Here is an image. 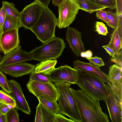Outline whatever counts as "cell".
Wrapping results in <instances>:
<instances>
[{
	"label": "cell",
	"instance_id": "39",
	"mask_svg": "<svg viewBox=\"0 0 122 122\" xmlns=\"http://www.w3.org/2000/svg\"><path fill=\"white\" fill-rule=\"evenodd\" d=\"M102 47L106 50L107 53L112 57H113L116 54L114 51L110 47L106 45L102 46Z\"/></svg>",
	"mask_w": 122,
	"mask_h": 122
},
{
	"label": "cell",
	"instance_id": "21",
	"mask_svg": "<svg viewBox=\"0 0 122 122\" xmlns=\"http://www.w3.org/2000/svg\"><path fill=\"white\" fill-rule=\"evenodd\" d=\"M57 62L56 59L41 62L36 65V67L34 69L35 72L36 73L48 74L55 68Z\"/></svg>",
	"mask_w": 122,
	"mask_h": 122
},
{
	"label": "cell",
	"instance_id": "45",
	"mask_svg": "<svg viewBox=\"0 0 122 122\" xmlns=\"http://www.w3.org/2000/svg\"><path fill=\"white\" fill-rule=\"evenodd\" d=\"M2 33V29H1V28L0 25V36L1 35Z\"/></svg>",
	"mask_w": 122,
	"mask_h": 122
},
{
	"label": "cell",
	"instance_id": "17",
	"mask_svg": "<svg viewBox=\"0 0 122 122\" xmlns=\"http://www.w3.org/2000/svg\"><path fill=\"white\" fill-rule=\"evenodd\" d=\"M74 68L77 71H80L86 73L93 75L102 81L104 82H109L107 75L102 71L100 67L90 62L86 63L78 60L74 61L73 63Z\"/></svg>",
	"mask_w": 122,
	"mask_h": 122
},
{
	"label": "cell",
	"instance_id": "36",
	"mask_svg": "<svg viewBox=\"0 0 122 122\" xmlns=\"http://www.w3.org/2000/svg\"><path fill=\"white\" fill-rule=\"evenodd\" d=\"M116 13L117 15H122V0H116Z\"/></svg>",
	"mask_w": 122,
	"mask_h": 122
},
{
	"label": "cell",
	"instance_id": "24",
	"mask_svg": "<svg viewBox=\"0 0 122 122\" xmlns=\"http://www.w3.org/2000/svg\"><path fill=\"white\" fill-rule=\"evenodd\" d=\"M37 98L39 102L51 113L53 114L59 113V104L57 102L52 101L40 96L39 97Z\"/></svg>",
	"mask_w": 122,
	"mask_h": 122
},
{
	"label": "cell",
	"instance_id": "2",
	"mask_svg": "<svg viewBox=\"0 0 122 122\" xmlns=\"http://www.w3.org/2000/svg\"><path fill=\"white\" fill-rule=\"evenodd\" d=\"M76 84L81 90L93 99L105 102L108 97L109 90L102 81L92 75L83 73L77 71Z\"/></svg>",
	"mask_w": 122,
	"mask_h": 122
},
{
	"label": "cell",
	"instance_id": "9",
	"mask_svg": "<svg viewBox=\"0 0 122 122\" xmlns=\"http://www.w3.org/2000/svg\"><path fill=\"white\" fill-rule=\"evenodd\" d=\"M50 81L55 83H67L76 84L78 76L77 71L65 65L54 68L48 74H45Z\"/></svg>",
	"mask_w": 122,
	"mask_h": 122
},
{
	"label": "cell",
	"instance_id": "44",
	"mask_svg": "<svg viewBox=\"0 0 122 122\" xmlns=\"http://www.w3.org/2000/svg\"><path fill=\"white\" fill-rule=\"evenodd\" d=\"M8 108L10 109H11L15 107H16V105H14L10 104H6Z\"/></svg>",
	"mask_w": 122,
	"mask_h": 122
},
{
	"label": "cell",
	"instance_id": "12",
	"mask_svg": "<svg viewBox=\"0 0 122 122\" xmlns=\"http://www.w3.org/2000/svg\"><path fill=\"white\" fill-rule=\"evenodd\" d=\"M18 29L14 28L2 33L0 45L5 55L20 46Z\"/></svg>",
	"mask_w": 122,
	"mask_h": 122
},
{
	"label": "cell",
	"instance_id": "6",
	"mask_svg": "<svg viewBox=\"0 0 122 122\" xmlns=\"http://www.w3.org/2000/svg\"><path fill=\"white\" fill-rule=\"evenodd\" d=\"M58 7L57 26L60 29L69 27L75 20L79 6L75 0H63Z\"/></svg>",
	"mask_w": 122,
	"mask_h": 122
},
{
	"label": "cell",
	"instance_id": "30",
	"mask_svg": "<svg viewBox=\"0 0 122 122\" xmlns=\"http://www.w3.org/2000/svg\"><path fill=\"white\" fill-rule=\"evenodd\" d=\"M14 28L18 29L12 20L6 14L5 18L2 28V33Z\"/></svg>",
	"mask_w": 122,
	"mask_h": 122
},
{
	"label": "cell",
	"instance_id": "29",
	"mask_svg": "<svg viewBox=\"0 0 122 122\" xmlns=\"http://www.w3.org/2000/svg\"><path fill=\"white\" fill-rule=\"evenodd\" d=\"M0 99L6 104L16 105L15 100L11 96L2 90L0 89Z\"/></svg>",
	"mask_w": 122,
	"mask_h": 122
},
{
	"label": "cell",
	"instance_id": "20",
	"mask_svg": "<svg viewBox=\"0 0 122 122\" xmlns=\"http://www.w3.org/2000/svg\"><path fill=\"white\" fill-rule=\"evenodd\" d=\"M36 111L35 122H54L55 114L51 113L39 102Z\"/></svg>",
	"mask_w": 122,
	"mask_h": 122
},
{
	"label": "cell",
	"instance_id": "18",
	"mask_svg": "<svg viewBox=\"0 0 122 122\" xmlns=\"http://www.w3.org/2000/svg\"><path fill=\"white\" fill-rule=\"evenodd\" d=\"M110 39L109 44L106 45L112 49L116 54H119L122 47V30L118 28L114 29Z\"/></svg>",
	"mask_w": 122,
	"mask_h": 122
},
{
	"label": "cell",
	"instance_id": "34",
	"mask_svg": "<svg viewBox=\"0 0 122 122\" xmlns=\"http://www.w3.org/2000/svg\"><path fill=\"white\" fill-rule=\"evenodd\" d=\"M96 15L97 17L106 23L107 21V11L103 9L99 10L96 11Z\"/></svg>",
	"mask_w": 122,
	"mask_h": 122
},
{
	"label": "cell",
	"instance_id": "28",
	"mask_svg": "<svg viewBox=\"0 0 122 122\" xmlns=\"http://www.w3.org/2000/svg\"><path fill=\"white\" fill-rule=\"evenodd\" d=\"M0 86L2 90L10 95L11 91L8 80L5 75L0 71Z\"/></svg>",
	"mask_w": 122,
	"mask_h": 122
},
{
	"label": "cell",
	"instance_id": "47",
	"mask_svg": "<svg viewBox=\"0 0 122 122\" xmlns=\"http://www.w3.org/2000/svg\"><path fill=\"white\" fill-rule=\"evenodd\" d=\"M0 59H1V54H0Z\"/></svg>",
	"mask_w": 122,
	"mask_h": 122
},
{
	"label": "cell",
	"instance_id": "19",
	"mask_svg": "<svg viewBox=\"0 0 122 122\" xmlns=\"http://www.w3.org/2000/svg\"><path fill=\"white\" fill-rule=\"evenodd\" d=\"M2 3L6 14L12 20L17 28L19 29L21 27L19 19L20 12L15 7V5L13 2L10 3L3 1Z\"/></svg>",
	"mask_w": 122,
	"mask_h": 122
},
{
	"label": "cell",
	"instance_id": "32",
	"mask_svg": "<svg viewBox=\"0 0 122 122\" xmlns=\"http://www.w3.org/2000/svg\"><path fill=\"white\" fill-rule=\"evenodd\" d=\"M87 59L90 62L99 67L105 65L102 59L100 57L95 56Z\"/></svg>",
	"mask_w": 122,
	"mask_h": 122
},
{
	"label": "cell",
	"instance_id": "27",
	"mask_svg": "<svg viewBox=\"0 0 122 122\" xmlns=\"http://www.w3.org/2000/svg\"><path fill=\"white\" fill-rule=\"evenodd\" d=\"M17 109L15 107L10 109L6 114L7 122H19V114Z\"/></svg>",
	"mask_w": 122,
	"mask_h": 122
},
{
	"label": "cell",
	"instance_id": "25",
	"mask_svg": "<svg viewBox=\"0 0 122 122\" xmlns=\"http://www.w3.org/2000/svg\"><path fill=\"white\" fill-rule=\"evenodd\" d=\"M34 69L29 73L30 78L28 82L36 81L41 82L47 83L50 81L45 74L41 73H36L35 72Z\"/></svg>",
	"mask_w": 122,
	"mask_h": 122
},
{
	"label": "cell",
	"instance_id": "48",
	"mask_svg": "<svg viewBox=\"0 0 122 122\" xmlns=\"http://www.w3.org/2000/svg\"><path fill=\"white\" fill-rule=\"evenodd\" d=\"M0 101H2L0 99Z\"/></svg>",
	"mask_w": 122,
	"mask_h": 122
},
{
	"label": "cell",
	"instance_id": "33",
	"mask_svg": "<svg viewBox=\"0 0 122 122\" xmlns=\"http://www.w3.org/2000/svg\"><path fill=\"white\" fill-rule=\"evenodd\" d=\"M111 61L116 63L119 67H122V49L119 54H116L113 57L111 58Z\"/></svg>",
	"mask_w": 122,
	"mask_h": 122
},
{
	"label": "cell",
	"instance_id": "43",
	"mask_svg": "<svg viewBox=\"0 0 122 122\" xmlns=\"http://www.w3.org/2000/svg\"><path fill=\"white\" fill-rule=\"evenodd\" d=\"M63 0H52V4L55 6H58Z\"/></svg>",
	"mask_w": 122,
	"mask_h": 122
},
{
	"label": "cell",
	"instance_id": "31",
	"mask_svg": "<svg viewBox=\"0 0 122 122\" xmlns=\"http://www.w3.org/2000/svg\"><path fill=\"white\" fill-rule=\"evenodd\" d=\"M96 31L98 34L106 36L108 33L107 27L102 22L96 21L95 24Z\"/></svg>",
	"mask_w": 122,
	"mask_h": 122
},
{
	"label": "cell",
	"instance_id": "10",
	"mask_svg": "<svg viewBox=\"0 0 122 122\" xmlns=\"http://www.w3.org/2000/svg\"><path fill=\"white\" fill-rule=\"evenodd\" d=\"M107 83L109 93L105 102L110 119L112 122H122V102L119 101L116 97L110 83L109 82Z\"/></svg>",
	"mask_w": 122,
	"mask_h": 122
},
{
	"label": "cell",
	"instance_id": "14",
	"mask_svg": "<svg viewBox=\"0 0 122 122\" xmlns=\"http://www.w3.org/2000/svg\"><path fill=\"white\" fill-rule=\"evenodd\" d=\"M36 66L25 62L0 66V70L11 76L17 77L29 74Z\"/></svg>",
	"mask_w": 122,
	"mask_h": 122
},
{
	"label": "cell",
	"instance_id": "38",
	"mask_svg": "<svg viewBox=\"0 0 122 122\" xmlns=\"http://www.w3.org/2000/svg\"><path fill=\"white\" fill-rule=\"evenodd\" d=\"M10 109L8 107L7 104L2 101H0V113L6 114Z\"/></svg>",
	"mask_w": 122,
	"mask_h": 122
},
{
	"label": "cell",
	"instance_id": "26",
	"mask_svg": "<svg viewBox=\"0 0 122 122\" xmlns=\"http://www.w3.org/2000/svg\"><path fill=\"white\" fill-rule=\"evenodd\" d=\"M101 6L112 10L116 8V0H89Z\"/></svg>",
	"mask_w": 122,
	"mask_h": 122
},
{
	"label": "cell",
	"instance_id": "7",
	"mask_svg": "<svg viewBox=\"0 0 122 122\" xmlns=\"http://www.w3.org/2000/svg\"><path fill=\"white\" fill-rule=\"evenodd\" d=\"M43 7L35 0L27 5L20 12L19 19L21 27L30 30L37 22L41 15Z\"/></svg>",
	"mask_w": 122,
	"mask_h": 122
},
{
	"label": "cell",
	"instance_id": "1",
	"mask_svg": "<svg viewBox=\"0 0 122 122\" xmlns=\"http://www.w3.org/2000/svg\"><path fill=\"white\" fill-rule=\"evenodd\" d=\"M70 90L76 102L81 122H109L103 112L99 101L93 99L81 90Z\"/></svg>",
	"mask_w": 122,
	"mask_h": 122
},
{
	"label": "cell",
	"instance_id": "23",
	"mask_svg": "<svg viewBox=\"0 0 122 122\" xmlns=\"http://www.w3.org/2000/svg\"><path fill=\"white\" fill-rule=\"evenodd\" d=\"M107 11V25L114 29L122 28V15L118 16L110 10Z\"/></svg>",
	"mask_w": 122,
	"mask_h": 122
},
{
	"label": "cell",
	"instance_id": "8",
	"mask_svg": "<svg viewBox=\"0 0 122 122\" xmlns=\"http://www.w3.org/2000/svg\"><path fill=\"white\" fill-rule=\"evenodd\" d=\"M26 86L29 92L37 98L40 96L54 101H57V90L55 84L51 82L28 81Z\"/></svg>",
	"mask_w": 122,
	"mask_h": 122
},
{
	"label": "cell",
	"instance_id": "11",
	"mask_svg": "<svg viewBox=\"0 0 122 122\" xmlns=\"http://www.w3.org/2000/svg\"><path fill=\"white\" fill-rule=\"evenodd\" d=\"M10 94L14 99L16 108L25 114L30 115L31 111L20 84L13 79L8 81Z\"/></svg>",
	"mask_w": 122,
	"mask_h": 122
},
{
	"label": "cell",
	"instance_id": "46",
	"mask_svg": "<svg viewBox=\"0 0 122 122\" xmlns=\"http://www.w3.org/2000/svg\"><path fill=\"white\" fill-rule=\"evenodd\" d=\"M0 51L1 52L3 53V51L2 50L1 47L0 45Z\"/></svg>",
	"mask_w": 122,
	"mask_h": 122
},
{
	"label": "cell",
	"instance_id": "3",
	"mask_svg": "<svg viewBox=\"0 0 122 122\" xmlns=\"http://www.w3.org/2000/svg\"><path fill=\"white\" fill-rule=\"evenodd\" d=\"M43 7L40 18L30 30L43 43L56 37L55 32L57 18L48 7Z\"/></svg>",
	"mask_w": 122,
	"mask_h": 122
},
{
	"label": "cell",
	"instance_id": "42",
	"mask_svg": "<svg viewBox=\"0 0 122 122\" xmlns=\"http://www.w3.org/2000/svg\"><path fill=\"white\" fill-rule=\"evenodd\" d=\"M0 122H7L6 114H3L0 113Z\"/></svg>",
	"mask_w": 122,
	"mask_h": 122
},
{
	"label": "cell",
	"instance_id": "22",
	"mask_svg": "<svg viewBox=\"0 0 122 122\" xmlns=\"http://www.w3.org/2000/svg\"><path fill=\"white\" fill-rule=\"evenodd\" d=\"M80 9L91 14L106 7L97 5L89 0H75Z\"/></svg>",
	"mask_w": 122,
	"mask_h": 122
},
{
	"label": "cell",
	"instance_id": "41",
	"mask_svg": "<svg viewBox=\"0 0 122 122\" xmlns=\"http://www.w3.org/2000/svg\"><path fill=\"white\" fill-rule=\"evenodd\" d=\"M37 1L43 6L48 7L51 0H35Z\"/></svg>",
	"mask_w": 122,
	"mask_h": 122
},
{
	"label": "cell",
	"instance_id": "37",
	"mask_svg": "<svg viewBox=\"0 0 122 122\" xmlns=\"http://www.w3.org/2000/svg\"><path fill=\"white\" fill-rule=\"evenodd\" d=\"M6 16V13L3 6L0 9V24L2 29Z\"/></svg>",
	"mask_w": 122,
	"mask_h": 122
},
{
	"label": "cell",
	"instance_id": "16",
	"mask_svg": "<svg viewBox=\"0 0 122 122\" xmlns=\"http://www.w3.org/2000/svg\"><path fill=\"white\" fill-rule=\"evenodd\" d=\"M33 59L30 52L23 50L19 46L1 58L0 66L25 62Z\"/></svg>",
	"mask_w": 122,
	"mask_h": 122
},
{
	"label": "cell",
	"instance_id": "35",
	"mask_svg": "<svg viewBox=\"0 0 122 122\" xmlns=\"http://www.w3.org/2000/svg\"><path fill=\"white\" fill-rule=\"evenodd\" d=\"M54 122H74L71 120L68 119L60 114H55Z\"/></svg>",
	"mask_w": 122,
	"mask_h": 122
},
{
	"label": "cell",
	"instance_id": "4",
	"mask_svg": "<svg viewBox=\"0 0 122 122\" xmlns=\"http://www.w3.org/2000/svg\"><path fill=\"white\" fill-rule=\"evenodd\" d=\"M57 88L59 113L68 117L74 122H81L76 104L71 93L69 83H55Z\"/></svg>",
	"mask_w": 122,
	"mask_h": 122
},
{
	"label": "cell",
	"instance_id": "15",
	"mask_svg": "<svg viewBox=\"0 0 122 122\" xmlns=\"http://www.w3.org/2000/svg\"><path fill=\"white\" fill-rule=\"evenodd\" d=\"M82 33L73 27H68L66 30V40L73 53L76 57L86 51L81 40Z\"/></svg>",
	"mask_w": 122,
	"mask_h": 122
},
{
	"label": "cell",
	"instance_id": "13",
	"mask_svg": "<svg viewBox=\"0 0 122 122\" xmlns=\"http://www.w3.org/2000/svg\"><path fill=\"white\" fill-rule=\"evenodd\" d=\"M122 67L116 64L109 67L107 78L117 99L122 102Z\"/></svg>",
	"mask_w": 122,
	"mask_h": 122
},
{
	"label": "cell",
	"instance_id": "40",
	"mask_svg": "<svg viewBox=\"0 0 122 122\" xmlns=\"http://www.w3.org/2000/svg\"><path fill=\"white\" fill-rule=\"evenodd\" d=\"M80 55L81 57H85L87 59L92 57V53L91 51L88 50L85 52H81Z\"/></svg>",
	"mask_w": 122,
	"mask_h": 122
},
{
	"label": "cell",
	"instance_id": "5",
	"mask_svg": "<svg viewBox=\"0 0 122 122\" xmlns=\"http://www.w3.org/2000/svg\"><path fill=\"white\" fill-rule=\"evenodd\" d=\"M66 47L63 40L56 37L30 52L33 59L41 62L59 58Z\"/></svg>",
	"mask_w": 122,
	"mask_h": 122
}]
</instances>
